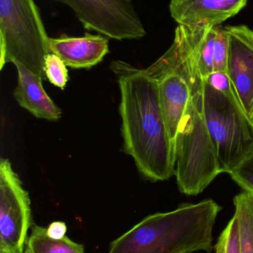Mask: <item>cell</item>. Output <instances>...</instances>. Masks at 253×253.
<instances>
[{"instance_id":"obj_8","label":"cell","mask_w":253,"mask_h":253,"mask_svg":"<svg viewBox=\"0 0 253 253\" xmlns=\"http://www.w3.org/2000/svg\"><path fill=\"white\" fill-rule=\"evenodd\" d=\"M146 71L157 80L162 112L175 147L178 126L191 97L190 86L166 53Z\"/></svg>"},{"instance_id":"obj_4","label":"cell","mask_w":253,"mask_h":253,"mask_svg":"<svg viewBox=\"0 0 253 253\" xmlns=\"http://www.w3.org/2000/svg\"><path fill=\"white\" fill-rule=\"evenodd\" d=\"M203 116L220 172L230 174L253 153V120L235 89L222 93L203 80Z\"/></svg>"},{"instance_id":"obj_12","label":"cell","mask_w":253,"mask_h":253,"mask_svg":"<svg viewBox=\"0 0 253 253\" xmlns=\"http://www.w3.org/2000/svg\"><path fill=\"white\" fill-rule=\"evenodd\" d=\"M18 73L17 87L13 92L16 102L34 117L57 121L62 111L50 99L43 87V79L19 63L15 64Z\"/></svg>"},{"instance_id":"obj_3","label":"cell","mask_w":253,"mask_h":253,"mask_svg":"<svg viewBox=\"0 0 253 253\" xmlns=\"http://www.w3.org/2000/svg\"><path fill=\"white\" fill-rule=\"evenodd\" d=\"M189 86L191 97L175 138V174L181 193L198 196L221 172L203 116V80L197 77Z\"/></svg>"},{"instance_id":"obj_5","label":"cell","mask_w":253,"mask_h":253,"mask_svg":"<svg viewBox=\"0 0 253 253\" xmlns=\"http://www.w3.org/2000/svg\"><path fill=\"white\" fill-rule=\"evenodd\" d=\"M49 39L34 0H0V70L19 63L45 80Z\"/></svg>"},{"instance_id":"obj_22","label":"cell","mask_w":253,"mask_h":253,"mask_svg":"<svg viewBox=\"0 0 253 253\" xmlns=\"http://www.w3.org/2000/svg\"><path fill=\"white\" fill-rule=\"evenodd\" d=\"M10 253H24V251H17V252Z\"/></svg>"},{"instance_id":"obj_11","label":"cell","mask_w":253,"mask_h":253,"mask_svg":"<svg viewBox=\"0 0 253 253\" xmlns=\"http://www.w3.org/2000/svg\"><path fill=\"white\" fill-rule=\"evenodd\" d=\"M50 53L59 56L65 65L74 69L92 68L102 62L108 49V39L101 34L86 33L82 37L61 36L49 39Z\"/></svg>"},{"instance_id":"obj_20","label":"cell","mask_w":253,"mask_h":253,"mask_svg":"<svg viewBox=\"0 0 253 253\" xmlns=\"http://www.w3.org/2000/svg\"><path fill=\"white\" fill-rule=\"evenodd\" d=\"M204 81L212 88L222 93H228L234 89L227 72L215 71L208 76Z\"/></svg>"},{"instance_id":"obj_21","label":"cell","mask_w":253,"mask_h":253,"mask_svg":"<svg viewBox=\"0 0 253 253\" xmlns=\"http://www.w3.org/2000/svg\"><path fill=\"white\" fill-rule=\"evenodd\" d=\"M67 232V226L62 221H53L49 224L47 233L49 237L53 239H61L65 237Z\"/></svg>"},{"instance_id":"obj_9","label":"cell","mask_w":253,"mask_h":253,"mask_svg":"<svg viewBox=\"0 0 253 253\" xmlns=\"http://www.w3.org/2000/svg\"><path fill=\"white\" fill-rule=\"evenodd\" d=\"M225 29L229 38L227 73L241 104L253 120V31L246 25Z\"/></svg>"},{"instance_id":"obj_15","label":"cell","mask_w":253,"mask_h":253,"mask_svg":"<svg viewBox=\"0 0 253 253\" xmlns=\"http://www.w3.org/2000/svg\"><path fill=\"white\" fill-rule=\"evenodd\" d=\"M216 37V27L208 28L198 52V69L204 80L214 71V47Z\"/></svg>"},{"instance_id":"obj_19","label":"cell","mask_w":253,"mask_h":253,"mask_svg":"<svg viewBox=\"0 0 253 253\" xmlns=\"http://www.w3.org/2000/svg\"><path fill=\"white\" fill-rule=\"evenodd\" d=\"M230 175L243 191L253 193V153Z\"/></svg>"},{"instance_id":"obj_13","label":"cell","mask_w":253,"mask_h":253,"mask_svg":"<svg viewBox=\"0 0 253 253\" xmlns=\"http://www.w3.org/2000/svg\"><path fill=\"white\" fill-rule=\"evenodd\" d=\"M24 253H85L84 245L65 237L53 239L49 237L47 229L33 225L27 239Z\"/></svg>"},{"instance_id":"obj_14","label":"cell","mask_w":253,"mask_h":253,"mask_svg":"<svg viewBox=\"0 0 253 253\" xmlns=\"http://www.w3.org/2000/svg\"><path fill=\"white\" fill-rule=\"evenodd\" d=\"M233 204L239 227L240 253H253V193H239L235 196Z\"/></svg>"},{"instance_id":"obj_2","label":"cell","mask_w":253,"mask_h":253,"mask_svg":"<svg viewBox=\"0 0 253 253\" xmlns=\"http://www.w3.org/2000/svg\"><path fill=\"white\" fill-rule=\"evenodd\" d=\"M221 210L215 201L206 199L152 214L113 241L108 253H211L214 226Z\"/></svg>"},{"instance_id":"obj_18","label":"cell","mask_w":253,"mask_h":253,"mask_svg":"<svg viewBox=\"0 0 253 253\" xmlns=\"http://www.w3.org/2000/svg\"><path fill=\"white\" fill-rule=\"evenodd\" d=\"M228 54V34L225 28L218 25L216 27V37L214 47L213 72H227Z\"/></svg>"},{"instance_id":"obj_6","label":"cell","mask_w":253,"mask_h":253,"mask_svg":"<svg viewBox=\"0 0 253 253\" xmlns=\"http://www.w3.org/2000/svg\"><path fill=\"white\" fill-rule=\"evenodd\" d=\"M71 7L83 28L108 38L139 40L147 35L132 0H54Z\"/></svg>"},{"instance_id":"obj_16","label":"cell","mask_w":253,"mask_h":253,"mask_svg":"<svg viewBox=\"0 0 253 253\" xmlns=\"http://www.w3.org/2000/svg\"><path fill=\"white\" fill-rule=\"evenodd\" d=\"M214 250L215 253H240L239 227L234 215L220 234Z\"/></svg>"},{"instance_id":"obj_17","label":"cell","mask_w":253,"mask_h":253,"mask_svg":"<svg viewBox=\"0 0 253 253\" xmlns=\"http://www.w3.org/2000/svg\"><path fill=\"white\" fill-rule=\"evenodd\" d=\"M45 75L51 84L65 88L68 80V70L63 61L54 53H50L45 59Z\"/></svg>"},{"instance_id":"obj_10","label":"cell","mask_w":253,"mask_h":253,"mask_svg":"<svg viewBox=\"0 0 253 253\" xmlns=\"http://www.w3.org/2000/svg\"><path fill=\"white\" fill-rule=\"evenodd\" d=\"M248 0H171V16L178 25L212 28L236 16Z\"/></svg>"},{"instance_id":"obj_1","label":"cell","mask_w":253,"mask_h":253,"mask_svg":"<svg viewBox=\"0 0 253 253\" xmlns=\"http://www.w3.org/2000/svg\"><path fill=\"white\" fill-rule=\"evenodd\" d=\"M117 76L121 101L123 150L139 172L152 181H165L175 173V147L162 112L157 80L126 62L110 66Z\"/></svg>"},{"instance_id":"obj_7","label":"cell","mask_w":253,"mask_h":253,"mask_svg":"<svg viewBox=\"0 0 253 253\" xmlns=\"http://www.w3.org/2000/svg\"><path fill=\"white\" fill-rule=\"evenodd\" d=\"M31 200L8 159L0 161V253L24 251L32 226Z\"/></svg>"}]
</instances>
